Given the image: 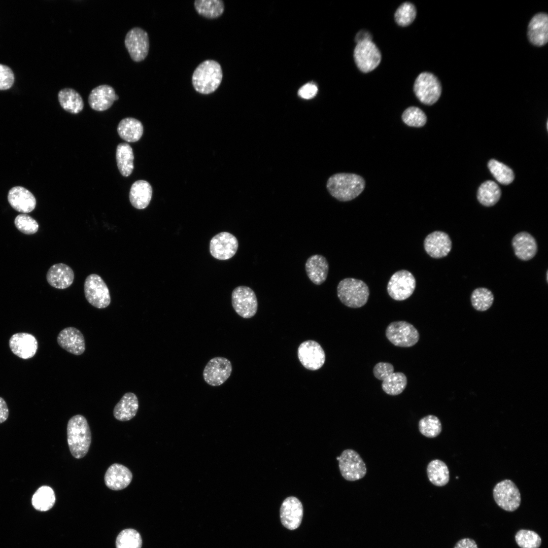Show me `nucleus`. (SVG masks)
I'll use <instances>...</instances> for the list:
<instances>
[{"mask_svg": "<svg viewBox=\"0 0 548 548\" xmlns=\"http://www.w3.org/2000/svg\"><path fill=\"white\" fill-rule=\"evenodd\" d=\"M9 345L12 352L23 359L33 357L38 348L36 338L27 332H18L12 335L9 339Z\"/></svg>", "mask_w": 548, "mask_h": 548, "instance_id": "nucleus-18", "label": "nucleus"}, {"mask_svg": "<svg viewBox=\"0 0 548 548\" xmlns=\"http://www.w3.org/2000/svg\"><path fill=\"white\" fill-rule=\"evenodd\" d=\"M493 495L496 504L506 511H513L520 505V491L510 480L506 479L498 483L493 489Z\"/></svg>", "mask_w": 548, "mask_h": 548, "instance_id": "nucleus-10", "label": "nucleus"}, {"mask_svg": "<svg viewBox=\"0 0 548 548\" xmlns=\"http://www.w3.org/2000/svg\"><path fill=\"white\" fill-rule=\"evenodd\" d=\"M142 539L140 533L134 529L122 531L116 540V548H141Z\"/></svg>", "mask_w": 548, "mask_h": 548, "instance_id": "nucleus-41", "label": "nucleus"}, {"mask_svg": "<svg viewBox=\"0 0 548 548\" xmlns=\"http://www.w3.org/2000/svg\"><path fill=\"white\" fill-rule=\"evenodd\" d=\"M407 385V378L402 372H393L383 381L382 388L387 394L395 396L401 394Z\"/></svg>", "mask_w": 548, "mask_h": 548, "instance_id": "nucleus-37", "label": "nucleus"}, {"mask_svg": "<svg viewBox=\"0 0 548 548\" xmlns=\"http://www.w3.org/2000/svg\"><path fill=\"white\" fill-rule=\"evenodd\" d=\"M223 78L220 64L208 59L200 63L195 69L192 77L194 89L201 94L214 92L220 86Z\"/></svg>", "mask_w": 548, "mask_h": 548, "instance_id": "nucleus-3", "label": "nucleus"}, {"mask_svg": "<svg viewBox=\"0 0 548 548\" xmlns=\"http://www.w3.org/2000/svg\"><path fill=\"white\" fill-rule=\"evenodd\" d=\"M371 39L372 36L369 32L366 30H362L359 31L356 34L355 40V42L358 43L365 40L371 41Z\"/></svg>", "mask_w": 548, "mask_h": 548, "instance_id": "nucleus-51", "label": "nucleus"}, {"mask_svg": "<svg viewBox=\"0 0 548 548\" xmlns=\"http://www.w3.org/2000/svg\"><path fill=\"white\" fill-rule=\"evenodd\" d=\"M501 191L498 185L494 181L485 182L478 188L477 198L479 202L486 207L495 204L499 200Z\"/></svg>", "mask_w": 548, "mask_h": 548, "instance_id": "nucleus-34", "label": "nucleus"}, {"mask_svg": "<svg viewBox=\"0 0 548 548\" xmlns=\"http://www.w3.org/2000/svg\"><path fill=\"white\" fill-rule=\"evenodd\" d=\"M124 44L131 59L135 62L144 60L149 50L147 32L140 27L130 29L125 35Z\"/></svg>", "mask_w": 548, "mask_h": 548, "instance_id": "nucleus-13", "label": "nucleus"}, {"mask_svg": "<svg viewBox=\"0 0 548 548\" xmlns=\"http://www.w3.org/2000/svg\"><path fill=\"white\" fill-rule=\"evenodd\" d=\"M232 370L231 363L228 359L216 357L206 365L203 371V379L210 386H220L229 378Z\"/></svg>", "mask_w": 548, "mask_h": 548, "instance_id": "nucleus-14", "label": "nucleus"}, {"mask_svg": "<svg viewBox=\"0 0 548 548\" xmlns=\"http://www.w3.org/2000/svg\"><path fill=\"white\" fill-rule=\"evenodd\" d=\"M281 522L289 530H295L300 525L303 508L300 501L294 496H289L283 501L280 509Z\"/></svg>", "mask_w": 548, "mask_h": 548, "instance_id": "nucleus-17", "label": "nucleus"}, {"mask_svg": "<svg viewBox=\"0 0 548 548\" xmlns=\"http://www.w3.org/2000/svg\"><path fill=\"white\" fill-rule=\"evenodd\" d=\"M152 194L150 184L144 180H138L132 185L129 192V200L132 206L138 209H145L149 205Z\"/></svg>", "mask_w": 548, "mask_h": 548, "instance_id": "nucleus-29", "label": "nucleus"}, {"mask_svg": "<svg viewBox=\"0 0 548 548\" xmlns=\"http://www.w3.org/2000/svg\"><path fill=\"white\" fill-rule=\"evenodd\" d=\"M511 244L516 256L521 260L531 259L537 251L535 239L527 232L523 231L515 235Z\"/></svg>", "mask_w": 548, "mask_h": 548, "instance_id": "nucleus-24", "label": "nucleus"}, {"mask_svg": "<svg viewBox=\"0 0 548 548\" xmlns=\"http://www.w3.org/2000/svg\"><path fill=\"white\" fill-rule=\"evenodd\" d=\"M515 540L521 548H539L541 543V537L536 532L526 529L519 530Z\"/></svg>", "mask_w": 548, "mask_h": 548, "instance_id": "nucleus-43", "label": "nucleus"}, {"mask_svg": "<svg viewBox=\"0 0 548 548\" xmlns=\"http://www.w3.org/2000/svg\"><path fill=\"white\" fill-rule=\"evenodd\" d=\"M132 474L124 465L114 463L107 469L104 476L106 486L111 490L118 491L126 488L131 483Z\"/></svg>", "mask_w": 548, "mask_h": 548, "instance_id": "nucleus-22", "label": "nucleus"}, {"mask_svg": "<svg viewBox=\"0 0 548 548\" xmlns=\"http://www.w3.org/2000/svg\"><path fill=\"white\" fill-rule=\"evenodd\" d=\"M58 99L61 107L71 113L78 114L84 108V101L81 95L72 88L60 89L58 93Z\"/></svg>", "mask_w": 548, "mask_h": 548, "instance_id": "nucleus-30", "label": "nucleus"}, {"mask_svg": "<svg viewBox=\"0 0 548 548\" xmlns=\"http://www.w3.org/2000/svg\"><path fill=\"white\" fill-rule=\"evenodd\" d=\"M318 91L317 87L313 83H307L302 86L298 90V94L304 99H311L314 97Z\"/></svg>", "mask_w": 548, "mask_h": 548, "instance_id": "nucleus-48", "label": "nucleus"}, {"mask_svg": "<svg viewBox=\"0 0 548 548\" xmlns=\"http://www.w3.org/2000/svg\"><path fill=\"white\" fill-rule=\"evenodd\" d=\"M46 279L52 287L64 289L69 287L73 283L74 273L68 265L64 263H57L49 268Z\"/></svg>", "mask_w": 548, "mask_h": 548, "instance_id": "nucleus-26", "label": "nucleus"}, {"mask_svg": "<svg viewBox=\"0 0 548 548\" xmlns=\"http://www.w3.org/2000/svg\"><path fill=\"white\" fill-rule=\"evenodd\" d=\"M337 292L340 301L351 308H359L364 305L369 295L368 287L363 281L350 278L339 282Z\"/></svg>", "mask_w": 548, "mask_h": 548, "instance_id": "nucleus-4", "label": "nucleus"}, {"mask_svg": "<svg viewBox=\"0 0 548 548\" xmlns=\"http://www.w3.org/2000/svg\"><path fill=\"white\" fill-rule=\"evenodd\" d=\"M488 166L491 174L499 183L508 185L514 180L513 171L504 164L495 159H491L489 161Z\"/></svg>", "mask_w": 548, "mask_h": 548, "instance_id": "nucleus-39", "label": "nucleus"}, {"mask_svg": "<svg viewBox=\"0 0 548 548\" xmlns=\"http://www.w3.org/2000/svg\"><path fill=\"white\" fill-rule=\"evenodd\" d=\"M8 200L14 210L23 214L32 211L36 206L35 197L29 191L21 186L11 188L8 193Z\"/></svg>", "mask_w": 548, "mask_h": 548, "instance_id": "nucleus-23", "label": "nucleus"}, {"mask_svg": "<svg viewBox=\"0 0 548 548\" xmlns=\"http://www.w3.org/2000/svg\"><path fill=\"white\" fill-rule=\"evenodd\" d=\"M117 132L120 137L127 142L139 141L143 133V126L141 121L132 117L122 119L118 124Z\"/></svg>", "mask_w": 548, "mask_h": 548, "instance_id": "nucleus-31", "label": "nucleus"}, {"mask_svg": "<svg viewBox=\"0 0 548 548\" xmlns=\"http://www.w3.org/2000/svg\"><path fill=\"white\" fill-rule=\"evenodd\" d=\"M9 416V409L5 400L0 397V424L7 420Z\"/></svg>", "mask_w": 548, "mask_h": 548, "instance_id": "nucleus-50", "label": "nucleus"}, {"mask_svg": "<svg viewBox=\"0 0 548 548\" xmlns=\"http://www.w3.org/2000/svg\"><path fill=\"white\" fill-rule=\"evenodd\" d=\"M454 548H478V547L473 539L465 538L459 540Z\"/></svg>", "mask_w": 548, "mask_h": 548, "instance_id": "nucleus-49", "label": "nucleus"}, {"mask_svg": "<svg viewBox=\"0 0 548 548\" xmlns=\"http://www.w3.org/2000/svg\"><path fill=\"white\" fill-rule=\"evenodd\" d=\"M365 182L360 176L351 173H337L331 176L326 183L329 193L341 201H350L364 190Z\"/></svg>", "mask_w": 548, "mask_h": 548, "instance_id": "nucleus-1", "label": "nucleus"}, {"mask_svg": "<svg viewBox=\"0 0 548 548\" xmlns=\"http://www.w3.org/2000/svg\"><path fill=\"white\" fill-rule=\"evenodd\" d=\"M424 247L426 253L434 258H441L448 255L452 249V241L449 235L441 231H435L425 238Z\"/></svg>", "mask_w": 548, "mask_h": 548, "instance_id": "nucleus-19", "label": "nucleus"}, {"mask_svg": "<svg viewBox=\"0 0 548 548\" xmlns=\"http://www.w3.org/2000/svg\"><path fill=\"white\" fill-rule=\"evenodd\" d=\"M394 366L391 363L380 362L374 366L373 373L375 378L383 381L388 375L394 372Z\"/></svg>", "mask_w": 548, "mask_h": 548, "instance_id": "nucleus-47", "label": "nucleus"}, {"mask_svg": "<svg viewBox=\"0 0 548 548\" xmlns=\"http://www.w3.org/2000/svg\"><path fill=\"white\" fill-rule=\"evenodd\" d=\"M119 96L111 85L101 84L93 88L88 96L90 107L97 111H105L110 108Z\"/></svg>", "mask_w": 548, "mask_h": 548, "instance_id": "nucleus-21", "label": "nucleus"}, {"mask_svg": "<svg viewBox=\"0 0 548 548\" xmlns=\"http://www.w3.org/2000/svg\"><path fill=\"white\" fill-rule=\"evenodd\" d=\"M381 57L379 49L371 41L359 42L354 49L355 62L363 73H367L375 69L381 62Z\"/></svg>", "mask_w": 548, "mask_h": 548, "instance_id": "nucleus-9", "label": "nucleus"}, {"mask_svg": "<svg viewBox=\"0 0 548 548\" xmlns=\"http://www.w3.org/2000/svg\"><path fill=\"white\" fill-rule=\"evenodd\" d=\"M420 432L428 438H434L441 432L442 426L439 419L435 416L429 415L421 418L418 424Z\"/></svg>", "mask_w": 548, "mask_h": 548, "instance_id": "nucleus-40", "label": "nucleus"}, {"mask_svg": "<svg viewBox=\"0 0 548 548\" xmlns=\"http://www.w3.org/2000/svg\"><path fill=\"white\" fill-rule=\"evenodd\" d=\"M84 290L87 301L96 308H106L111 303L109 288L99 275L93 273L87 276L84 282Z\"/></svg>", "mask_w": 548, "mask_h": 548, "instance_id": "nucleus-7", "label": "nucleus"}, {"mask_svg": "<svg viewBox=\"0 0 548 548\" xmlns=\"http://www.w3.org/2000/svg\"><path fill=\"white\" fill-rule=\"evenodd\" d=\"M416 14L417 11L414 5L410 2H405L397 9L394 18L399 26H406L414 21Z\"/></svg>", "mask_w": 548, "mask_h": 548, "instance_id": "nucleus-42", "label": "nucleus"}, {"mask_svg": "<svg viewBox=\"0 0 548 548\" xmlns=\"http://www.w3.org/2000/svg\"><path fill=\"white\" fill-rule=\"evenodd\" d=\"M238 243L236 237L228 232H221L212 237L210 243V252L213 257L225 260L236 253Z\"/></svg>", "mask_w": 548, "mask_h": 548, "instance_id": "nucleus-16", "label": "nucleus"}, {"mask_svg": "<svg viewBox=\"0 0 548 548\" xmlns=\"http://www.w3.org/2000/svg\"><path fill=\"white\" fill-rule=\"evenodd\" d=\"M427 474L429 481L437 487L444 486L449 481V468L444 462L439 459L433 460L428 463Z\"/></svg>", "mask_w": 548, "mask_h": 548, "instance_id": "nucleus-32", "label": "nucleus"}, {"mask_svg": "<svg viewBox=\"0 0 548 548\" xmlns=\"http://www.w3.org/2000/svg\"><path fill=\"white\" fill-rule=\"evenodd\" d=\"M67 440L70 451L76 459L84 457L91 442V433L86 418L81 415L72 417L67 425Z\"/></svg>", "mask_w": 548, "mask_h": 548, "instance_id": "nucleus-2", "label": "nucleus"}, {"mask_svg": "<svg viewBox=\"0 0 548 548\" xmlns=\"http://www.w3.org/2000/svg\"><path fill=\"white\" fill-rule=\"evenodd\" d=\"M14 82V75L11 68L7 65L0 64V90L11 88Z\"/></svg>", "mask_w": 548, "mask_h": 548, "instance_id": "nucleus-46", "label": "nucleus"}, {"mask_svg": "<svg viewBox=\"0 0 548 548\" xmlns=\"http://www.w3.org/2000/svg\"><path fill=\"white\" fill-rule=\"evenodd\" d=\"M14 224L17 229L25 234H35L39 229L37 221L26 214L18 215L14 220Z\"/></svg>", "mask_w": 548, "mask_h": 548, "instance_id": "nucleus-45", "label": "nucleus"}, {"mask_svg": "<svg viewBox=\"0 0 548 548\" xmlns=\"http://www.w3.org/2000/svg\"><path fill=\"white\" fill-rule=\"evenodd\" d=\"M414 91L418 99L426 105L435 104L441 93V86L437 78L428 72H423L417 77Z\"/></svg>", "mask_w": 548, "mask_h": 548, "instance_id": "nucleus-5", "label": "nucleus"}, {"mask_svg": "<svg viewBox=\"0 0 548 548\" xmlns=\"http://www.w3.org/2000/svg\"><path fill=\"white\" fill-rule=\"evenodd\" d=\"M305 269L310 280L314 284L319 285L326 280L329 264L325 257L316 254L312 255L307 259Z\"/></svg>", "mask_w": 548, "mask_h": 548, "instance_id": "nucleus-27", "label": "nucleus"}, {"mask_svg": "<svg viewBox=\"0 0 548 548\" xmlns=\"http://www.w3.org/2000/svg\"><path fill=\"white\" fill-rule=\"evenodd\" d=\"M385 332L387 339L393 345L402 348L414 346L420 338L417 329L404 321L391 322L386 328Z\"/></svg>", "mask_w": 548, "mask_h": 548, "instance_id": "nucleus-6", "label": "nucleus"}, {"mask_svg": "<svg viewBox=\"0 0 548 548\" xmlns=\"http://www.w3.org/2000/svg\"><path fill=\"white\" fill-rule=\"evenodd\" d=\"M116 158L121 174L124 177L130 176L134 168V155L130 146L126 143L119 144L117 147Z\"/></svg>", "mask_w": 548, "mask_h": 548, "instance_id": "nucleus-33", "label": "nucleus"}, {"mask_svg": "<svg viewBox=\"0 0 548 548\" xmlns=\"http://www.w3.org/2000/svg\"><path fill=\"white\" fill-rule=\"evenodd\" d=\"M402 119L407 125L411 127H421L427 122L425 113L417 107H409L403 112Z\"/></svg>", "mask_w": 548, "mask_h": 548, "instance_id": "nucleus-44", "label": "nucleus"}, {"mask_svg": "<svg viewBox=\"0 0 548 548\" xmlns=\"http://www.w3.org/2000/svg\"><path fill=\"white\" fill-rule=\"evenodd\" d=\"M55 499L53 490L49 486H42L33 495L31 502L35 509L45 511L53 507Z\"/></svg>", "mask_w": 548, "mask_h": 548, "instance_id": "nucleus-35", "label": "nucleus"}, {"mask_svg": "<svg viewBox=\"0 0 548 548\" xmlns=\"http://www.w3.org/2000/svg\"><path fill=\"white\" fill-rule=\"evenodd\" d=\"M342 476L347 481H355L361 479L366 474V465L360 455L355 450H344L336 458Z\"/></svg>", "mask_w": 548, "mask_h": 548, "instance_id": "nucleus-8", "label": "nucleus"}, {"mask_svg": "<svg viewBox=\"0 0 548 548\" xmlns=\"http://www.w3.org/2000/svg\"><path fill=\"white\" fill-rule=\"evenodd\" d=\"M194 5L199 15L210 19L220 17L224 11V2L221 0H196Z\"/></svg>", "mask_w": 548, "mask_h": 548, "instance_id": "nucleus-36", "label": "nucleus"}, {"mask_svg": "<svg viewBox=\"0 0 548 548\" xmlns=\"http://www.w3.org/2000/svg\"><path fill=\"white\" fill-rule=\"evenodd\" d=\"M139 408V401L136 395L132 392L125 393L115 406L113 415L120 421H127L136 414Z\"/></svg>", "mask_w": 548, "mask_h": 548, "instance_id": "nucleus-28", "label": "nucleus"}, {"mask_svg": "<svg viewBox=\"0 0 548 548\" xmlns=\"http://www.w3.org/2000/svg\"><path fill=\"white\" fill-rule=\"evenodd\" d=\"M232 305L241 317L248 319L256 313L258 302L254 291L250 287L240 286L234 289L231 294Z\"/></svg>", "mask_w": 548, "mask_h": 548, "instance_id": "nucleus-12", "label": "nucleus"}, {"mask_svg": "<svg viewBox=\"0 0 548 548\" xmlns=\"http://www.w3.org/2000/svg\"><path fill=\"white\" fill-rule=\"evenodd\" d=\"M416 280L413 274L406 270H400L391 277L387 285L390 296L395 300H404L409 297L416 287Z\"/></svg>", "mask_w": 548, "mask_h": 548, "instance_id": "nucleus-11", "label": "nucleus"}, {"mask_svg": "<svg viewBox=\"0 0 548 548\" xmlns=\"http://www.w3.org/2000/svg\"><path fill=\"white\" fill-rule=\"evenodd\" d=\"M528 37L535 46H542L548 41V16L543 13L534 15L528 27Z\"/></svg>", "mask_w": 548, "mask_h": 548, "instance_id": "nucleus-25", "label": "nucleus"}, {"mask_svg": "<svg viewBox=\"0 0 548 548\" xmlns=\"http://www.w3.org/2000/svg\"><path fill=\"white\" fill-rule=\"evenodd\" d=\"M57 341L61 348L75 355H82L85 350L84 335L74 327L63 329L57 335Z\"/></svg>", "mask_w": 548, "mask_h": 548, "instance_id": "nucleus-20", "label": "nucleus"}, {"mask_svg": "<svg viewBox=\"0 0 548 548\" xmlns=\"http://www.w3.org/2000/svg\"><path fill=\"white\" fill-rule=\"evenodd\" d=\"M297 355L302 365L311 370L319 369L325 363V352L320 345L314 340L302 342L298 348Z\"/></svg>", "mask_w": 548, "mask_h": 548, "instance_id": "nucleus-15", "label": "nucleus"}, {"mask_svg": "<svg viewBox=\"0 0 548 548\" xmlns=\"http://www.w3.org/2000/svg\"><path fill=\"white\" fill-rule=\"evenodd\" d=\"M494 295L486 288L474 289L471 295V302L473 308L480 312L488 310L494 302Z\"/></svg>", "mask_w": 548, "mask_h": 548, "instance_id": "nucleus-38", "label": "nucleus"}]
</instances>
